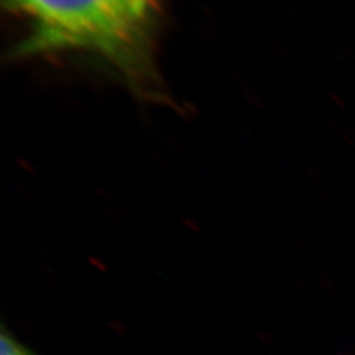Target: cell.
Returning <instances> with one entry per match:
<instances>
[{
  "label": "cell",
  "mask_w": 355,
  "mask_h": 355,
  "mask_svg": "<svg viewBox=\"0 0 355 355\" xmlns=\"http://www.w3.org/2000/svg\"><path fill=\"white\" fill-rule=\"evenodd\" d=\"M0 355H37L31 348L24 345L5 326L0 336Z\"/></svg>",
  "instance_id": "7a4b0ae2"
},
{
  "label": "cell",
  "mask_w": 355,
  "mask_h": 355,
  "mask_svg": "<svg viewBox=\"0 0 355 355\" xmlns=\"http://www.w3.org/2000/svg\"><path fill=\"white\" fill-rule=\"evenodd\" d=\"M27 21L24 51H77L104 60L133 83L153 74L159 0H6Z\"/></svg>",
  "instance_id": "6da1fadb"
}]
</instances>
